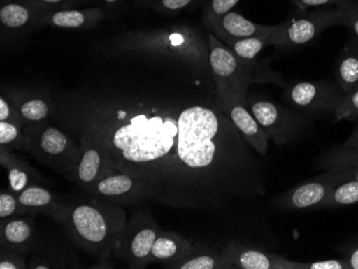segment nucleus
I'll use <instances>...</instances> for the list:
<instances>
[{
  "label": "nucleus",
  "mask_w": 358,
  "mask_h": 269,
  "mask_svg": "<svg viewBox=\"0 0 358 269\" xmlns=\"http://www.w3.org/2000/svg\"><path fill=\"white\" fill-rule=\"evenodd\" d=\"M67 122L98 136L116 170L170 208L216 210L266 196L264 166L216 94L96 100L72 110Z\"/></svg>",
  "instance_id": "1"
},
{
  "label": "nucleus",
  "mask_w": 358,
  "mask_h": 269,
  "mask_svg": "<svg viewBox=\"0 0 358 269\" xmlns=\"http://www.w3.org/2000/svg\"><path fill=\"white\" fill-rule=\"evenodd\" d=\"M53 219L62 224L74 244L100 258H108L114 252L127 226L124 208L94 196L64 202Z\"/></svg>",
  "instance_id": "2"
},
{
  "label": "nucleus",
  "mask_w": 358,
  "mask_h": 269,
  "mask_svg": "<svg viewBox=\"0 0 358 269\" xmlns=\"http://www.w3.org/2000/svg\"><path fill=\"white\" fill-rule=\"evenodd\" d=\"M122 46L131 51H144L168 60L194 73L211 75L209 44L202 34L190 26H175L127 37Z\"/></svg>",
  "instance_id": "3"
},
{
  "label": "nucleus",
  "mask_w": 358,
  "mask_h": 269,
  "mask_svg": "<svg viewBox=\"0 0 358 269\" xmlns=\"http://www.w3.org/2000/svg\"><path fill=\"white\" fill-rule=\"evenodd\" d=\"M24 150L70 182H76L82 150L62 130L46 122L25 126Z\"/></svg>",
  "instance_id": "4"
},
{
  "label": "nucleus",
  "mask_w": 358,
  "mask_h": 269,
  "mask_svg": "<svg viewBox=\"0 0 358 269\" xmlns=\"http://www.w3.org/2000/svg\"><path fill=\"white\" fill-rule=\"evenodd\" d=\"M209 65L215 84L217 96L227 94L247 101V89L251 83L273 82L278 83L273 76L264 75L257 71L255 62L239 59L227 45L215 34L209 33Z\"/></svg>",
  "instance_id": "5"
},
{
  "label": "nucleus",
  "mask_w": 358,
  "mask_h": 269,
  "mask_svg": "<svg viewBox=\"0 0 358 269\" xmlns=\"http://www.w3.org/2000/svg\"><path fill=\"white\" fill-rule=\"evenodd\" d=\"M338 25H343V14L339 8L315 11L299 10L294 17L285 23L273 26L268 43L280 48L305 45L315 40L323 30Z\"/></svg>",
  "instance_id": "6"
},
{
  "label": "nucleus",
  "mask_w": 358,
  "mask_h": 269,
  "mask_svg": "<svg viewBox=\"0 0 358 269\" xmlns=\"http://www.w3.org/2000/svg\"><path fill=\"white\" fill-rule=\"evenodd\" d=\"M161 228L150 214L138 212L127 221L122 237L113 252L130 268H144L148 265L152 246Z\"/></svg>",
  "instance_id": "7"
},
{
  "label": "nucleus",
  "mask_w": 358,
  "mask_h": 269,
  "mask_svg": "<svg viewBox=\"0 0 358 269\" xmlns=\"http://www.w3.org/2000/svg\"><path fill=\"white\" fill-rule=\"evenodd\" d=\"M80 132V163L76 168V184L85 190L94 182L115 173L116 168L110 161V154L98 136L82 128H76Z\"/></svg>",
  "instance_id": "8"
},
{
  "label": "nucleus",
  "mask_w": 358,
  "mask_h": 269,
  "mask_svg": "<svg viewBox=\"0 0 358 269\" xmlns=\"http://www.w3.org/2000/svg\"><path fill=\"white\" fill-rule=\"evenodd\" d=\"M246 106L269 138L280 145L289 140L307 119L306 116L292 113L268 100H248L247 98Z\"/></svg>",
  "instance_id": "9"
},
{
  "label": "nucleus",
  "mask_w": 358,
  "mask_h": 269,
  "mask_svg": "<svg viewBox=\"0 0 358 269\" xmlns=\"http://www.w3.org/2000/svg\"><path fill=\"white\" fill-rule=\"evenodd\" d=\"M84 192L94 198H104L118 205L136 204L141 201L152 200V192L148 184L120 170L94 182Z\"/></svg>",
  "instance_id": "10"
},
{
  "label": "nucleus",
  "mask_w": 358,
  "mask_h": 269,
  "mask_svg": "<svg viewBox=\"0 0 358 269\" xmlns=\"http://www.w3.org/2000/svg\"><path fill=\"white\" fill-rule=\"evenodd\" d=\"M347 176L341 168L327 170L317 180L306 182L291 191L285 192L277 200L278 206L287 210H305L319 208L327 200L331 190Z\"/></svg>",
  "instance_id": "11"
},
{
  "label": "nucleus",
  "mask_w": 358,
  "mask_h": 269,
  "mask_svg": "<svg viewBox=\"0 0 358 269\" xmlns=\"http://www.w3.org/2000/svg\"><path fill=\"white\" fill-rule=\"evenodd\" d=\"M216 102L257 154L259 157L266 156L268 140L271 138L253 117L250 110L247 108L246 101H241L238 98L231 97L227 94H216Z\"/></svg>",
  "instance_id": "12"
},
{
  "label": "nucleus",
  "mask_w": 358,
  "mask_h": 269,
  "mask_svg": "<svg viewBox=\"0 0 358 269\" xmlns=\"http://www.w3.org/2000/svg\"><path fill=\"white\" fill-rule=\"evenodd\" d=\"M345 94L339 86L299 82L289 90V99L293 106L308 112H334Z\"/></svg>",
  "instance_id": "13"
},
{
  "label": "nucleus",
  "mask_w": 358,
  "mask_h": 269,
  "mask_svg": "<svg viewBox=\"0 0 358 269\" xmlns=\"http://www.w3.org/2000/svg\"><path fill=\"white\" fill-rule=\"evenodd\" d=\"M225 258L239 269H306L307 263L289 261L283 256L245 245L229 242L222 249Z\"/></svg>",
  "instance_id": "14"
},
{
  "label": "nucleus",
  "mask_w": 358,
  "mask_h": 269,
  "mask_svg": "<svg viewBox=\"0 0 358 269\" xmlns=\"http://www.w3.org/2000/svg\"><path fill=\"white\" fill-rule=\"evenodd\" d=\"M101 8L88 9L43 10L40 26L50 25L62 29H90L103 20Z\"/></svg>",
  "instance_id": "15"
},
{
  "label": "nucleus",
  "mask_w": 358,
  "mask_h": 269,
  "mask_svg": "<svg viewBox=\"0 0 358 269\" xmlns=\"http://www.w3.org/2000/svg\"><path fill=\"white\" fill-rule=\"evenodd\" d=\"M31 217L26 215L1 221L0 249H7L28 256L34 245L36 233Z\"/></svg>",
  "instance_id": "16"
},
{
  "label": "nucleus",
  "mask_w": 358,
  "mask_h": 269,
  "mask_svg": "<svg viewBox=\"0 0 358 269\" xmlns=\"http://www.w3.org/2000/svg\"><path fill=\"white\" fill-rule=\"evenodd\" d=\"M0 164L7 170L10 190L16 196L31 184H48L39 170L7 148L0 147Z\"/></svg>",
  "instance_id": "17"
},
{
  "label": "nucleus",
  "mask_w": 358,
  "mask_h": 269,
  "mask_svg": "<svg viewBox=\"0 0 358 269\" xmlns=\"http://www.w3.org/2000/svg\"><path fill=\"white\" fill-rule=\"evenodd\" d=\"M273 26L259 25L249 21L237 12L231 11L219 20L218 23L211 28L213 34L217 36L224 44L230 43L235 39L243 38L269 37Z\"/></svg>",
  "instance_id": "18"
},
{
  "label": "nucleus",
  "mask_w": 358,
  "mask_h": 269,
  "mask_svg": "<svg viewBox=\"0 0 358 269\" xmlns=\"http://www.w3.org/2000/svg\"><path fill=\"white\" fill-rule=\"evenodd\" d=\"M20 203L28 216H48L54 218L64 208L66 201L42 184H31L17 194Z\"/></svg>",
  "instance_id": "19"
},
{
  "label": "nucleus",
  "mask_w": 358,
  "mask_h": 269,
  "mask_svg": "<svg viewBox=\"0 0 358 269\" xmlns=\"http://www.w3.org/2000/svg\"><path fill=\"white\" fill-rule=\"evenodd\" d=\"M193 245L182 235L160 230L152 246L148 264L161 263L166 265L187 258L193 251Z\"/></svg>",
  "instance_id": "20"
},
{
  "label": "nucleus",
  "mask_w": 358,
  "mask_h": 269,
  "mask_svg": "<svg viewBox=\"0 0 358 269\" xmlns=\"http://www.w3.org/2000/svg\"><path fill=\"white\" fill-rule=\"evenodd\" d=\"M43 10L23 0H3L0 8V22L3 29L17 31L32 26H40Z\"/></svg>",
  "instance_id": "21"
},
{
  "label": "nucleus",
  "mask_w": 358,
  "mask_h": 269,
  "mask_svg": "<svg viewBox=\"0 0 358 269\" xmlns=\"http://www.w3.org/2000/svg\"><path fill=\"white\" fill-rule=\"evenodd\" d=\"M166 268L173 269H229L235 268L234 265L225 258L222 250L216 251L204 247L193 248L191 254L182 260L166 265Z\"/></svg>",
  "instance_id": "22"
},
{
  "label": "nucleus",
  "mask_w": 358,
  "mask_h": 269,
  "mask_svg": "<svg viewBox=\"0 0 358 269\" xmlns=\"http://www.w3.org/2000/svg\"><path fill=\"white\" fill-rule=\"evenodd\" d=\"M336 81L345 94L358 87V39L354 38L345 46L338 59Z\"/></svg>",
  "instance_id": "23"
},
{
  "label": "nucleus",
  "mask_w": 358,
  "mask_h": 269,
  "mask_svg": "<svg viewBox=\"0 0 358 269\" xmlns=\"http://www.w3.org/2000/svg\"><path fill=\"white\" fill-rule=\"evenodd\" d=\"M9 97L13 101L16 110L25 126L35 122H45L51 116V104L42 97L19 96L17 99H14L11 96Z\"/></svg>",
  "instance_id": "24"
},
{
  "label": "nucleus",
  "mask_w": 358,
  "mask_h": 269,
  "mask_svg": "<svg viewBox=\"0 0 358 269\" xmlns=\"http://www.w3.org/2000/svg\"><path fill=\"white\" fill-rule=\"evenodd\" d=\"M356 203H358V180L347 172V176L331 190L319 208H343Z\"/></svg>",
  "instance_id": "25"
},
{
  "label": "nucleus",
  "mask_w": 358,
  "mask_h": 269,
  "mask_svg": "<svg viewBox=\"0 0 358 269\" xmlns=\"http://www.w3.org/2000/svg\"><path fill=\"white\" fill-rule=\"evenodd\" d=\"M227 48L239 58L247 62H255V58L263 50L269 45L268 37L259 36V37L243 38L235 39L230 43L225 44Z\"/></svg>",
  "instance_id": "26"
},
{
  "label": "nucleus",
  "mask_w": 358,
  "mask_h": 269,
  "mask_svg": "<svg viewBox=\"0 0 358 269\" xmlns=\"http://www.w3.org/2000/svg\"><path fill=\"white\" fill-rule=\"evenodd\" d=\"M25 124L22 120H5L0 122V147L7 150H24L23 130Z\"/></svg>",
  "instance_id": "27"
},
{
  "label": "nucleus",
  "mask_w": 358,
  "mask_h": 269,
  "mask_svg": "<svg viewBox=\"0 0 358 269\" xmlns=\"http://www.w3.org/2000/svg\"><path fill=\"white\" fill-rule=\"evenodd\" d=\"M239 1L241 0H210L204 11V22L207 27L211 30L223 15L232 11Z\"/></svg>",
  "instance_id": "28"
},
{
  "label": "nucleus",
  "mask_w": 358,
  "mask_h": 269,
  "mask_svg": "<svg viewBox=\"0 0 358 269\" xmlns=\"http://www.w3.org/2000/svg\"><path fill=\"white\" fill-rule=\"evenodd\" d=\"M26 216L25 210L20 203L19 198L11 190L0 192V218L1 221L15 217Z\"/></svg>",
  "instance_id": "29"
},
{
  "label": "nucleus",
  "mask_w": 358,
  "mask_h": 269,
  "mask_svg": "<svg viewBox=\"0 0 358 269\" xmlns=\"http://www.w3.org/2000/svg\"><path fill=\"white\" fill-rule=\"evenodd\" d=\"M336 120H354L358 119V87L352 90L349 94H345L337 108L334 110Z\"/></svg>",
  "instance_id": "30"
},
{
  "label": "nucleus",
  "mask_w": 358,
  "mask_h": 269,
  "mask_svg": "<svg viewBox=\"0 0 358 269\" xmlns=\"http://www.w3.org/2000/svg\"><path fill=\"white\" fill-rule=\"evenodd\" d=\"M343 14V25L353 31L358 39V1L357 0H343L337 6Z\"/></svg>",
  "instance_id": "31"
},
{
  "label": "nucleus",
  "mask_w": 358,
  "mask_h": 269,
  "mask_svg": "<svg viewBox=\"0 0 358 269\" xmlns=\"http://www.w3.org/2000/svg\"><path fill=\"white\" fill-rule=\"evenodd\" d=\"M27 256L7 250L0 249V269H25L28 268Z\"/></svg>",
  "instance_id": "32"
},
{
  "label": "nucleus",
  "mask_w": 358,
  "mask_h": 269,
  "mask_svg": "<svg viewBox=\"0 0 358 269\" xmlns=\"http://www.w3.org/2000/svg\"><path fill=\"white\" fill-rule=\"evenodd\" d=\"M42 10L70 9L80 3V0H23Z\"/></svg>",
  "instance_id": "33"
},
{
  "label": "nucleus",
  "mask_w": 358,
  "mask_h": 269,
  "mask_svg": "<svg viewBox=\"0 0 358 269\" xmlns=\"http://www.w3.org/2000/svg\"><path fill=\"white\" fill-rule=\"evenodd\" d=\"M199 0H156L155 8L164 12H178L198 3Z\"/></svg>",
  "instance_id": "34"
},
{
  "label": "nucleus",
  "mask_w": 358,
  "mask_h": 269,
  "mask_svg": "<svg viewBox=\"0 0 358 269\" xmlns=\"http://www.w3.org/2000/svg\"><path fill=\"white\" fill-rule=\"evenodd\" d=\"M13 119L22 120L19 113H17V110H16L13 101L10 99V97H7L5 94H1V97H0V122Z\"/></svg>",
  "instance_id": "35"
},
{
  "label": "nucleus",
  "mask_w": 358,
  "mask_h": 269,
  "mask_svg": "<svg viewBox=\"0 0 358 269\" xmlns=\"http://www.w3.org/2000/svg\"><path fill=\"white\" fill-rule=\"evenodd\" d=\"M340 252L349 265L350 269H358V237L345 246L341 247Z\"/></svg>",
  "instance_id": "36"
},
{
  "label": "nucleus",
  "mask_w": 358,
  "mask_h": 269,
  "mask_svg": "<svg viewBox=\"0 0 358 269\" xmlns=\"http://www.w3.org/2000/svg\"><path fill=\"white\" fill-rule=\"evenodd\" d=\"M343 0H291V3L301 10L306 11L310 8L323 7V6L335 5L337 7Z\"/></svg>",
  "instance_id": "37"
},
{
  "label": "nucleus",
  "mask_w": 358,
  "mask_h": 269,
  "mask_svg": "<svg viewBox=\"0 0 358 269\" xmlns=\"http://www.w3.org/2000/svg\"><path fill=\"white\" fill-rule=\"evenodd\" d=\"M306 269H350L349 265L345 259L341 260L317 261V262L307 263Z\"/></svg>",
  "instance_id": "38"
},
{
  "label": "nucleus",
  "mask_w": 358,
  "mask_h": 269,
  "mask_svg": "<svg viewBox=\"0 0 358 269\" xmlns=\"http://www.w3.org/2000/svg\"><path fill=\"white\" fill-rule=\"evenodd\" d=\"M343 147L348 148H354V150H358V124L355 126V129L352 132L351 136H349L347 140H345V144H343Z\"/></svg>",
  "instance_id": "39"
},
{
  "label": "nucleus",
  "mask_w": 358,
  "mask_h": 269,
  "mask_svg": "<svg viewBox=\"0 0 358 269\" xmlns=\"http://www.w3.org/2000/svg\"><path fill=\"white\" fill-rule=\"evenodd\" d=\"M120 1H122V0H102V3H103L104 5L108 6V7H115Z\"/></svg>",
  "instance_id": "40"
}]
</instances>
